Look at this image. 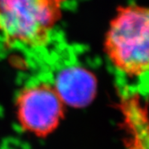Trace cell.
<instances>
[{
    "label": "cell",
    "mask_w": 149,
    "mask_h": 149,
    "mask_svg": "<svg viewBox=\"0 0 149 149\" xmlns=\"http://www.w3.org/2000/svg\"><path fill=\"white\" fill-rule=\"evenodd\" d=\"M104 51L111 63L130 77L149 73V6H120L104 37Z\"/></svg>",
    "instance_id": "1"
},
{
    "label": "cell",
    "mask_w": 149,
    "mask_h": 149,
    "mask_svg": "<svg viewBox=\"0 0 149 149\" xmlns=\"http://www.w3.org/2000/svg\"><path fill=\"white\" fill-rule=\"evenodd\" d=\"M65 0H0V35L9 45L45 46Z\"/></svg>",
    "instance_id": "2"
},
{
    "label": "cell",
    "mask_w": 149,
    "mask_h": 149,
    "mask_svg": "<svg viewBox=\"0 0 149 149\" xmlns=\"http://www.w3.org/2000/svg\"><path fill=\"white\" fill-rule=\"evenodd\" d=\"M64 105L53 84L37 83L24 87L16 98V115L24 130L37 136H46L58 127Z\"/></svg>",
    "instance_id": "3"
},
{
    "label": "cell",
    "mask_w": 149,
    "mask_h": 149,
    "mask_svg": "<svg viewBox=\"0 0 149 149\" xmlns=\"http://www.w3.org/2000/svg\"><path fill=\"white\" fill-rule=\"evenodd\" d=\"M53 86L64 103L82 108L94 100L98 84L96 77L88 69L70 67L58 72Z\"/></svg>",
    "instance_id": "4"
},
{
    "label": "cell",
    "mask_w": 149,
    "mask_h": 149,
    "mask_svg": "<svg viewBox=\"0 0 149 149\" xmlns=\"http://www.w3.org/2000/svg\"><path fill=\"white\" fill-rule=\"evenodd\" d=\"M120 110L127 137V149H149V113L136 97H127Z\"/></svg>",
    "instance_id": "5"
}]
</instances>
